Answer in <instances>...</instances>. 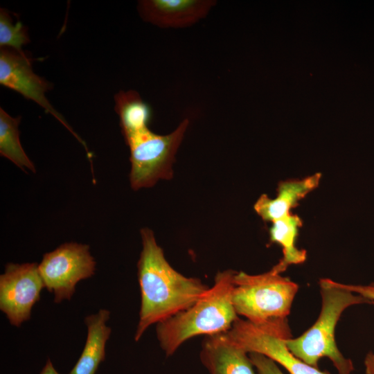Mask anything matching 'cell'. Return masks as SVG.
Returning <instances> with one entry per match:
<instances>
[{"label": "cell", "instance_id": "6da1fadb", "mask_svg": "<svg viewBox=\"0 0 374 374\" xmlns=\"http://www.w3.org/2000/svg\"><path fill=\"white\" fill-rule=\"evenodd\" d=\"M114 109L130 152V179L134 190L153 186L172 176V165L189 121L184 119L171 133L160 135L149 128L151 109L134 90L114 96Z\"/></svg>", "mask_w": 374, "mask_h": 374}, {"label": "cell", "instance_id": "7a4b0ae2", "mask_svg": "<svg viewBox=\"0 0 374 374\" xmlns=\"http://www.w3.org/2000/svg\"><path fill=\"white\" fill-rule=\"evenodd\" d=\"M141 235L142 250L137 263L141 308L136 341L152 324L186 310L209 289L200 279L184 276L171 267L152 230L142 229Z\"/></svg>", "mask_w": 374, "mask_h": 374}, {"label": "cell", "instance_id": "3957f363", "mask_svg": "<svg viewBox=\"0 0 374 374\" xmlns=\"http://www.w3.org/2000/svg\"><path fill=\"white\" fill-rule=\"evenodd\" d=\"M235 272L219 271L213 285L192 306L157 324V337L167 357L192 337L215 335L231 329L239 317L232 303Z\"/></svg>", "mask_w": 374, "mask_h": 374}, {"label": "cell", "instance_id": "277c9868", "mask_svg": "<svg viewBox=\"0 0 374 374\" xmlns=\"http://www.w3.org/2000/svg\"><path fill=\"white\" fill-rule=\"evenodd\" d=\"M321 309L316 322L301 336L285 340L289 350L305 363L318 368L321 358L328 357L338 374H351L352 361L339 351L335 339V326L343 312L348 307L362 303L374 304L359 294L341 287L329 278L319 281Z\"/></svg>", "mask_w": 374, "mask_h": 374}, {"label": "cell", "instance_id": "5b68a950", "mask_svg": "<svg viewBox=\"0 0 374 374\" xmlns=\"http://www.w3.org/2000/svg\"><path fill=\"white\" fill-rule=\"evenodd\" d=\"M299 285L273 268L257 275L233 276L232 303L236 314L255 324L287 319Z\"/></svg>", "mask_w": 374, "mask_h": 374}, {"label": "cell", "instance_id": "8992f818", "mask_svg": "<svg viewBox=\"0 0 374 374\" xmlns=\"http://www.w3.org/2000/svg\"><path fill=\"white\" fill-rule=\"evenodd\" d=\"M225 337L247 353H257L282 366L290 374H330L294 356L285 340L292 337L287 319L255 324L238 317Z\"/></svg>", "mask_w": 374, "mask_h": 374}, {"label": "cell", "instance_id": "52a82bcc", "mask_svg": "<svg viewBox=\"0 0 374 374\" xmlns=\"http://www.w3.org/2000/svg\"><path fill=\"white\" fill-rule=\"evenodd\" d=\"M38 268L45 287L58 303L70 300L76 284L94 274L96 262L87 244L66 242L45 253Z\"/></svg>", "mask_w": 374, "mask_h": 374}, {"label": "cell", "instance_id": "ba28073f", "mask_svg": "<svg viewBox=\"0 0 374 374\" xmlns=\"http://www.w3.org/2000/svg\"><path fill=\"white\" fill-rule=\"evenodd\" d=\"M45 287L36 263H8L0 276V310L17 327L30 318L31 310Z\"/></svg>", "mask_w": 374, "mask_h": 374}, {"label": "cell", "instance_id": "9c48e42d", "mask_svg": "<svg viewBox=\"0 0 374 374\" xmlns=\"http://www.w3.org/2000/svg\"><path fill=\"white\" fill-rule=\"evenodd\" d=\"M0 84L37 103L84 144L46 98L45 93L51 89V84L34 73L31 58L26 53H21L6 47L0 48Z\"/></svg>", "mask_w": 374, "mask_h": 374}, {"label": "cell", "instance_id": "30bf717a", "mask_svg": "<svg viewBox=\"0 0 374 374\" xmlns=\"http://www.w3.org/2000/svg\"><path fill=\"white\" fill-rule=\"evenodd\" d=\"M215 4L213 0H142L137 9L147 22L160 28H180L205 18Z\"/></svg>", "mask_w": 374, "mask_h": 374}, {"label": "cell", "instance_id": "8fae6325", "mask_svg": "<svg viewBox=\"0 0 374 374\" xmlns=\"http://www.w3.org/2000/svg\"><path fill=\"white\" fill-rule=\"evenodd\" d=\"M248 354L222 333L205 336L199 357L210 374H258Z\"/></svg>", "mask_w": 374, "mask_h": 374}, {"label": "cell", "instance_id": "7c38bea8", "mask_svg": "<svg viewBox=\"0 0 374 374\" xmlns=\"http://www.w3.org/2000/svg\"><path fill=\"white\" fill-rule=\"evenodd\" d=\"M321 175L316 173L302 179L280 181L277 188V195L269 198L261 195L254 204V210L265 221L274 222L290 213L301 199L317 188Z\"/></svg>", "mask_w": 374, "mask_h": 374}, {"label": "cell", "instance_id": "4fadbf2b", "mask_svg": "<svg viewBox=\"0 0 374 374\" xmlns=\"http://www.w3.org/2000/svg\"><path fill=\"white\" fill-rule=\"evenodd\" d=\"M110 312L105 309L85 317L87 337L82 353L69 374H95L105 356L111 328L106 325Z\"/></svg>", "mask_w": 374, "mask_h": 374}, {"label": "cell", "instance_id": "5bb4252c", "mask_svg": "<svg viewBox=\"0 0 374 374\" xmlns=\"http://www.w3.org/2000/svg\"><path fill=\"white\" fill-rule=\"evenodd\" d=\"M301 225V219L292 213L272 222L269 229L270 242L279 244L283 251L282 258L272 267L279 274L289 265L301 264L306 259L305 250L299 249L296 246Z\"/></svg>", "mask_w": 374, "mask_h": 374}, {"label": "cell", "instance_id": "9a60e30c", "mask_svg": "<svg viewBox=\"0 0 374 374\" xmlns=\"http://www.w3.org/2000/svg\"><path fill=\"white\" fill-rule=\"evenodd\" d=\"M21 117H12L0 108V154L21 170L35 172L33 163L24 150L19 140Z\"/></svg>", "mask_w": 374, "mask_h": 374}, {"label": "cell", "instance_id": "2e32d148", "mask_svg": "<svg viewBox=\"0 0 374 374\" xmlns=\"http://www.w3.org/2000/svg\"><path fill=\"white\" fill-rule=\"evenodd\" d=\"M30 42L28 30L20 21L12 22L8 10L0 9V48L6 47L21 53L25 52L22 46Z\"/></svg>", "mask_w": 374, "mask_h": 374}, {"label": "cell", "instance_id": "e0dca14e", "mask_svg": "<svg viewBox=\"0 0 374 374\" xmlns=\"http://www.w3.org/2000/svg\"><path fill=\"white\" fill-rule=\"evenodd\" d=\"M339 284L341 287L374 302V283L368 285ZM364 366L365 374H374V353H369L366 355Z\"/></svg>", "mask_w": 374, "mask_h": 374}, {"label": "cell", "instance_id": "ac0fdd59", "mask_svg": "<svg viewBox=\"0 0 374 374\" xmlns=\"http://www.w3.org/2000/svg\"><path fill=\"white\" fill-rule=\"evenodd\" d=\"M249 356L258 374H284L269 357L257 353H249Z\"/></svg>", "mask_w": 374, "mask_h": 374}, {"label": "cell", "instance_id": "d6986e66", "mask_svg": "<svg viewBox=\"0 0 374 374\" xmlns=\"http://www.w3.org/2000/svg\"><path fill=\"white\" fill-rule=\"evenodd\" d=\"M40 374H60V373L57 372L53 365L52 364L51 360L48 359Z\"/></svg>", "mask_w": 374, "mask_h": 374}]
</instances>
